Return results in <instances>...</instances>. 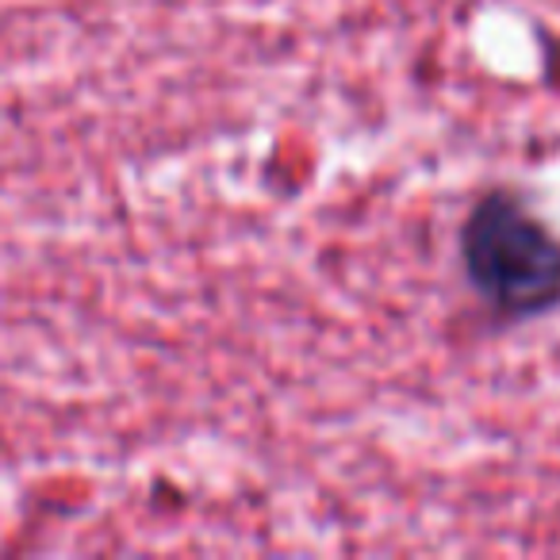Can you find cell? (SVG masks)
Returning <instances> with one entry per match:
<instances>
[{
	"instance_id": "obj_1",
	"label": "cell",
	"mask_w": 560,
	"mask_h": 560,
	"mask_svg": "<svg viewBox=\"0 0 560 560\" xmlns=\"http://www.w3.org/2000/svg\"><path fill=\"white\" fill-rule=\"evenodd\" d=\"M460 265L476 296L506 319H534L560 304V234L503 188L468 211Z\"/></svg>"
}]
</instances>
